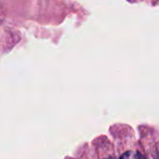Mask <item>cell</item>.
Wrapping results in <instances>:
<instances>
[{
	"instance_id": "1",
	"label": "cell",
	"mask_w": 159,
	"mask_h": 159,
	"mask_svg": "<svg viewBox=\"0 0 159 159\" xmlns=\"http://www.w3.org/2000/svg\"><path fill=\"white\" fill-rule=\"evenodd\" d=\"M120 159H145V158H144V157H143L141 153H139V152H131V151H129V152H126V153H124V154L121 156Z\"/></svg>"
},
{
	"instance_id": "2",
	"label": "cell",
	"mask_w": 159,
	"mask_h": 159,
	"mask_svg": "<svg viewBox=\"0 0 159 159\" xmlns=\"http://www.w3.org/2000/svg\"><path fill=\"white\" fill-rule=\"evenodd\" d=\"M110 159H113V158H110Z\"/></svg>"
}]
</instances>
